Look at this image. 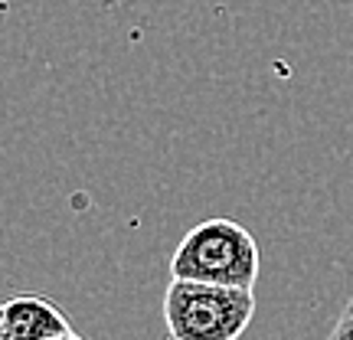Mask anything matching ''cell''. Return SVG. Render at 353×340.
Returning <instances> with one entry per match:
<instances>
[{"label": "cell", "mask_w": 353, "mask_h": 340, "mask_svg": "<svg viewBox=\"0 0 353 340\" xmlns=\"http://www.w3.org/2000/svg\"><path fill=\"white\" fill-rule=\"evenodd\" d=\"M262 268L259 242L236 219H206L180 239L170 259V278L210 281L229 288H255Z\"/></svg>", "instance_id": "1"}, {"label": "cell", "mask_w": 353, "mask_h": 340, "mask_svg": "<svg viewBox=\"0 0 353 340\" xmlns=\"http://www.w3.org/2000/svg\"><path fill=\"white\" fill-rule=\"evenodd\" d=\"M255 317V291L170 278L164 324L170 340H239Z\"/></svg>", "instance_id": "2"}, {"label": "cell", "mask_w": 353, "mask_h": 340, "mask_svg": "<svg viewBox=\"0 0 353 340\" xmlns=\"http://www.w3.org/2000/svg\"><path fill=\"white\" fill-rule=\"evenodd\" d=\"M69 330L63 308L43 294H17L0 308V340H56Z\"/></svg>", "instance_id": "3"}, {"label": "cell", "mask_w": 353, "mask_h": 340, "mask_svg": "<svg viewBox=\"0 0 353 340\" xmlns=\"http://www.w3.org/2000/svg\"><path fill=\"white\" fill-rule=\"evenodd\" d=\"M327 340H353V298L341 311V317H337V324H334V330H330Z\"/></svg>", "instance_id": "4"}, {"label": "cell", "mask_w": 353, "mask_h": 340, "mask_svg": "<svg viewBox=\"0 0 353 340\" xmlns=\"http://www.w3.org/2000/svg\"><path fill=\"white\" fill-rule=\"evenodd\" d=\"M56 340H85V337H79L76 330H69V334H63V337H56Z\"/></svg>", "instance_id": "5"}]
</instances>
